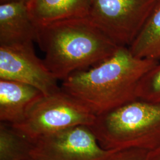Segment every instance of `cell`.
Here are the masks:
<instances>
[{
  "mask_svg": "<svg viewBox=\"0 0 160 160\" xmlns=\"http://www.w3.org/2000/svg\"><path fill=\"white\" fill-rule=\"evenodd\" d=\"M158 63L119 46L102 62L70 75L61 88L98 116L137 98L140 80Z\"/></svg>",
  "mask_w": 160,
  "mask_h": 160,
  "instance_id": "6da1fadb",
  "label": "cell"
},
{
  "mask_svg": "<svg viewBox=\"0 0 160 160\" xmlns=\"http://www.w3.org/2000/svg\"><path fill=\"white\" fill-rule=\"evenodd\" d=\"M36 42L45 53L46 68L62 81L111 57L120 46L88 17L38 26Z\"/></svg>",
  "mask_w": 160,
  "mask_h": 160,
  "instance_id": "7a4b0ae2",
  "label": "cell"
},
{
  "mask_svg": "<svg viewBox=\"0 0 160 160\" xmlns=\"http://www.w3.org/2000/svg\"><path fill=\"white\" fill-rule=\"evenodd\" d=\"M107 150L160 147V103L136 98L100 116L90 126Z\"/></svg>",
  "mask_w": 160,
  "mask_h": 160,
  "instance_id": "3957f363",
  "label": "cell"
},
{
  "mask_svg": "<svg viewBox=\"0 0 160 160\" xmlns=\"http://www.w3.org/2000/svg\"><path fill=\"white\" fill-rule=\"evenodd\" d=\"M96 119V116L61 89L44 96L22 122L11 126L33 143L42 138L73 126H91Z\"/></svg>",
  "mask_w": 160,
  "mask_h": 160,
  "instance_id": "277c9868",
  "label": "cell"
},
{
  "mask_svg": "<svg viewBox=\"0 0 160 160\" xmlns=\"http://www.w3.org/2000/svg\"><path fill=\"white\" fill-rule=\"evenodd\" d=\"M157 0H92L88 18L120 46L129 47Z\"/></svg>",
  "mask_w": 160,
  "mask_h": 160,
  "instance_id": "5b68a950",
  "label": "cell"
},
{
  "mask_svg": "<svg viewBox=\"0 0 160 160\" xmlns=\"http://www.w3.org/2000/svg\"><path fill=\"white\" fill-rule=\"evenodd\" d=\"M116 151L103 148L90 126L79 125L38 139L30 155L34 160H106Z\"/></svg>",
  "mask_w": 160,
  "mask_h": 160,
  "instance_id": "8992f818",
  "label": "cell"
},
{
  "mask_svg": "<svg viewBox=\"0 0 160 160\" xmlns=\"http://www.w3.org/2000/svg\"><path fill=\"white\" fill-rule=\"evenodd\" d=\"M0 79L32 86L44 96L61 90L57 79L36 55L33 44L0 46Z\"/></svg>",
  "mask_w": 160,
  "mask_h": 160,
  "instance_id": "52a82bcc",
  "label": "cell"
},
{
  "mask_svg": "<svg viewBox=\"0 0 160 160\" xmlns=\"http://www.w3.org/2000/svg\"><path fill=\"white\" fill-rule=\"evenodd\" d=\"M38 26L30 14L28 4L21 1L0 4V46L33 44Z\"/></svg>",
  "mask_w": 160,
  "mask_h": 160,
  "instance_id": "ba28073f",
  "label": "cell"
},
{
  "mask_svg": "<svg viewBox=\"0 0 160 160\" xmlns=\"http://www.w3.org/2000/svg\"><path fill=\"white\" fill-rule=\"evenodd\" d=\"M44 94L32 86L0 79L1 123L14 125L22 122Z\"/></svg>",
  "mask_w": 160,
  "mask_h": 160,
  "instance_id": "9c48e42d",
  "label": "cell"
},
{
  "mask_svg": "<svg viewBox=\"0 0 160 160\" xmlns=\"http://www.w3.org/2000/svg\"><path fill=\"white\" fill-rule=\"evenodd\" d=\"M92 0H32L29 12L37 26L63 20L88 17Z\"/></svg>",
  "mask_w": 160,
  "mask_h": 160,
  "instance_id": "30bf717a",
  "label": "cell"
},
{
  "mask_svg": "<svg viewBox=\"0 0 160 160\" xmlns=\"http://www.w3.org/2000/svg\"><path fill=\"white\" fill-rule=\"evenodd\" d=\"M138 58L160 60V0H157L142 28L128 47Z\"/></svg>",
  "mask_w": 160,
  "mask_h": 160,
  "instance_id": "8fae6325",
  "label": "cell"
},
{
  "mask_svg": "<svg viewBox=\"0 0 160 160\" xmlns=\"http://www.w3.org/2000/svg\"><path fill=\"white\" fill-rule=\"evenodd\" d=\"M32 143L11 125L0 124V160H28L31 157Z\"/></svg>",
  "mask_w": 160,
  "mask_h": 160,
  "instance_id": "7c38bea8",
  "label": "cell"
},
{
  "mask_svg": "<svg viewBox=\"0 0 160 160\" xmlns=\"http://www.w3.org/2000/svg\"><path fill=\"white\" fill-rule=\"evenodd\" d=\"M138 98L160 103V63L157 64L143 75L137 90Z\"/></svg>",
  "mask_w": 160,
  "mask_h": 160,
  "instance_id": "4fadbf2b",
  "label": "cell"
},
{
  "mask_svg": "<svg viewBox=\"0 0 160 160\" xmlns=\"http://www.w3.org/2000/svg\"><path fill=\"white\" fill-rule=\"evenodd\" d=\"M149 152L143 149H124L116 151L106 160H148Z\"/></svg>",
  "mask_w": 160,
  "mask_h": 160,
  "instance_id": "5bb4252c",
  "label": "cell"
},
{
  "mask_svg": "<svg viewBox=\"0 0 160 160\" xmlns=\"http://www.w3.org/2000/svg\"><path fill=\"white\" fill-rule=\"evenodd\" d=\"M148 160H160V147L149 152Z\"/></svg>",
  "mask_w": 160,
  "mask_h": 160,
  "instance_id": "9a60e30c",
  "label": "cell"
},
{
  "mask_svg": "<svg viewBox=\"0 0 160 160\" xmlns=\"http://www.w3.org/2000/svg\"><path fill=\"white\" fill-rule=\"evenodd\" d=\"M32 0H0V4L1 3H3V2H9V1H21L25 2L28 4H29V2L31 1Z\"/></svg>",
  "mask_w": 160,
  "mask_h": 160,
  "instance_id": "2e32d148",
  "label": "cell"
},
{
  "mask_svg": "<svg viewBox=\"0 0 160 160\" xmlns=\"http://www.w3.org/2000/svg\"><path fill=\"white\" fill-rule=\"evenodd\" d=\"M33 160V159H30V160Z\"/></svg>",
  "mask_w": 160,
  "mask_h": 160,
  "instance_id": "e0dca14e",
  "label": "cell"
}]
</instances>
